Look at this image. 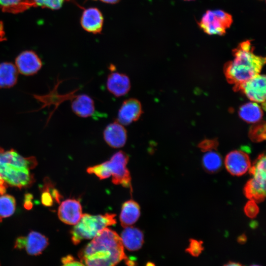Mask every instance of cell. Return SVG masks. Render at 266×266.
<instances>
[{
	"label": "cell",
	"instance_id": "obj_18",
	"mask_svg": "<svg viewBox=\"0 0 266 266\" xmlns=\"http://www.w3.org/2000/svg\"><path fill=\"white\" fill-rule=\"evenodd\" d=\"M71 107L73 112L81 118L92 116L96 110L93 100L86 94L75 97L71 101Z\"/></svg>",
	"mask_w": 266,
	"mask_h": 266
},
{
	"label": "cell",
	"instance_id": "obj_28",
	"mask_svg": "<svg viewBox=\"0 0 266 266\" xmlns=\"http://www.w3.org/2000/svg\"><path fill=\"white\" fill-rule=\"evenodd\" d=\"M250 137L254 141L260 142L265 139V127L262 125L254 127L250 132Z\"/></svg>",
	"mask_w": 266,
	"mask_h": 266
},
{
	"label": "cell",
	"instance_id": "obj_38",
	"mask_svg": "<svg viewBox=\"0 0 266 266\" xmlns=\"http://www.w3.org/2000/svg\"><path fill=\"white\" fill-rule=\"evenodd\" d=\"M184 0L191 1V0Z\"/></svg>",
	"mask_w": 266,
	"mask_h": 266
},
{
	"label": "cell",
	"instance_id": "obj_1",
	"mask_svg": "<svg viewBox=\"0 0 266 266\" xmlns=\"http://www.w3.org/2000/svg\"><path fill=\"white\" fill-rule=\"evenodd\" d=\"M85 266H116L127 260L120 236L106 228L99 233L79 252Z\"/></svg>",
	"mask_w": 266,
	"mask_h": 266
},
{
	"label": "cell",
	"instance_id": "obj_32",
	"mask_svg": "<svg viewBox=\"0 0 266 266\" xmlns=\"http://www.w3.org/2000/svg\"><path fill=\"white\" fill-rule=\"evenodd\" d=\"M33 197L31 194H27L25 196L24 206L27 209H30L33 207L32 200Z\"/></svg>",
	"mask_w": 266,
	"mask_h": 266
},
{
	"label": "cell",
	"instance_id": "obj_23",
	"mask_svg": "<svg viewBox=\"0 0 266 266\" xmlns=\"http://www.w3.org/2000/svg\"><path fill=\"white\" fill-rule=\"evenodd\" d=\"M16 208L14 198L9 195H2L0 197V222L2 218L11 216Z\"/></svg>",
	"mask_w": 266,
	"mask_h": 266
},
{
	"label": "cell",
	"instance_id": "obj_6",
	"mask_svg": "<svg viewBox=\"0 0 266 266\" xmlns=\"http://www.w3.org/2000/svg\"><path fill=\"white\" fill-rule=\"evenodd\" d=\"M252 177L247 181L244 188L246 197L256 202L264 200L266 197V156L259 155L249 168Z\"/></svg>",
	"mask_w": 266,
	"mask_h": 266
},
{
	"label": "cell",
	"instance_id": "obj_20",
	"mask_svg": "<svg viewBox=\"0 0 266 266\" xmlns=\"http://www.w3.org/2000/svg\"><path fill=\"white\" fill-rule=\"evenodd\" d=\"M18 71L11 62L0 63V88H10L17 82Z\"/></svg>",
	"mask_w": 266,
	"mask_h": 266
},
{
	"label": "cell",
	"instance_id": "obj_36",
	"mask_svg": "<svg viewBox=\"0 0 266 266\" xmlns=\"http://www.w3.org/2000/svg\"><path fill=\"white\" fill-rule=\"evenodd\" d=\"M146 266H156L154 264L149 262L147 263Z\"/></svg>",
	"mask_w": 266,
	"mask_h": 266
},
{
	"label": "cell",
	"instance_id": "obj_16",
	"mask_svg": "<svg viewBox=\"0 0 266 266\" xmlns=\"http://www.w3.org/2000/svg\"><path fill=\"white\" fill-rule=\"evenodd\" d=\"M106 87L112 95L117 97L126 95L131 89L129 77L125 74L114 72L110 73L107 77Z\"/></svg>",
	"mask_w": 266,
	"mask_h": 266
},
{
	"label": "cell",
	"instance_id": "obj_3",
	"mask_svg": "<svg viewBox=\"0 0 266 266\" xmlns=\"http://www.w3.org/2000/svg\"><path fill=\"white\" fill-rule=\"evenodd\" d=\"M37 165L35 158L24 157L14 149L5 151L0 147V179L7 185L22 189L34 182L31 170Z\"/></svg>",
	"mask_w": 266,
	"mask_h": 266
},
{
	"label": "cell",
	"instance_id": "obj_17",
	"mask_svg": "<svg viewBox=\"0 0 266 266\" xmlns=\"http://www.w3.org/2000/svg\"><path fill=\"white\" fill-rule=\"evenodd\" d=\"M120 237L123 246L130 251L139 249L144 242L142 232L138 228L132 226L125 228Z\"/></svg>",
	"mask_w": 266,
	"mask_h": 266
},
{
	"label": "cell",
	"instance_id": "obj_30",
	"mask_svg": "<svg viewBox=\"0 0 266 266\" xmlns=\"http://www.w3.org/2000/svg\"><path fill=\"white\" fill-rule=\"evenodd\" d=\"M218 142L215 140H204L199 144V147L204 152L212 151L216 149Z\"/></svg>",
	"mask_w": 266,
	"mask_h": 266
},
{
	"label": "cell",
	"instance_id": "obj_21",
	"mask_svg": "<svg viewBox=\"0 0 266 266\" xmlns=\"http://www.w3.org/2000/svg\"><path fill=\"white\" fill-rule=\"evenodd\" d=\"M239 116L250 123L259 122L263 116V110L258 103L251 101L243 104L239 110Z\"/></svg>",
	"mask_w": 266,
	"mask_h": 266
},
{
	"label": "cell",
	"instance_id": "obj_7",
	"mask_svg": "<svg viewBox=\"0 0 266 266\" xmlns=\"http://www.w3.org/2000/svg\"><path fill=\"white\" fill-rule=\"evenodd\" d=\"M233 21L232 15L223 10H207L198 25L208 34L222 35L231 27Z\"/></svg>",
	"mask_w": 266,
	"mask_h": 266
},
{
	"label": "cell",
	"instance_id": "obj_29",
	"mask_svg": "<svg viewBox=\"0 0 266 266\" xmlns=\"http://www.w3.org/2000/svg\"><path fill=\"white\" fill-rule=\"evenodd\" d=\"M244 210L247 217L253 218L258 214L259 207L256 201L250 200L245 205Z\"/></svg>",
	"mask_w": 266,
	"mask_h": 266
},
{
	"label": "cell",
	"instance_id": "obj_37",
	"mask_svg": "<svg viewBox=\"0 0 266 266\" xmlns=\"http://www.w3.org/2000/svg\"><path fill=\"white\" fill-rule=\"evenodd\" d=\"M250 266H261L257 265H251Z\"/></svg>",
	"mask_w": 266,
	"mask_h": 266
},
{
	"label": "cell",
	"instance_id": "obj_31",
	"mask_svg": "<svg viewBox=\"0 0 266 266\" xmlns=\"http://www.w3.org/2000/svg\"><path fill=\"white\" fill-rule=\"evenodd\" d=\"M62 266H85L80 261L75 260L71 256H67L62 259Z\"/></svg>",
	"mask_w": 266,
	"mask_h": 266
},
{
	"label": "cell",
	"instance_id": "obj_4",
	"mask_svg": "<svg viewBox=\"0 0 266 266\" xmlns=\"http://www.w3.org/2000/svg\"><path fill=\"white\" fill-rule=\"evenodd\" d=\"M128 161V156L123 151H119L114 154L109 161L89 167L87 171L89 174H94L100 179L112 176L113 183L128 188L132 191L131 177L127 168Z\"/></svg>",
	"mask_w": 266,
	"mask_h": 266
},
{
	"label": "cell",
	"instance_id": "obj_19",
	"mask_svg": "<svg viewBox=\"0 0 266 266\" xmlns=\"http://www.w3.org/2000/svg\"><path fill=\"white\" fill-rule=\"evenodd\" d=\"M140 215L139 204L133 200L126 201L122 206L120 215L121 225L124 228L131 226L137 221Z\"/></svg>",
	"mask_w": 266,
	"mask_h": 266
},
{
	"label": "cell",
	"instance_id": "obj_27",
	"mask_svg": "<svg viewBox=\"0 0 266 266\" xmlns=\"http://www.w3.org/2000/svg\"><path fill=\"white\" fill-rule=\"evenodd\" d=\"M204 250L203 241L191 238L189 240V244L185 251L192 256H199Z\"/></svg>",
	"mask_w": 266,
	"mask_h": 266
},
{
	"label": "cell",
	"instance_id": "obj_33",
	"mask_svg": "<svg viewBox=\"0 0 266 266\" xmlns=\"http://www.w3.org/2000/svg\"><path fill=\"white\" fill-rule=\"evenodd\" d=\"M223 266H244L240 264L239 263L230 261L228 263L225 264L224 265H223Z\"/></svg>",
	"mask_w": 266,
	"mask_h": 266
},
{
	"label": "cell",
	"instance_id": "obj_2",
	"mask_svg": "<svg viewBox=\"0 0 266 266\" xmlns=\"http://www.w3.org/2000/svg\"><path fill=\"white\" fill-rule=\"evenodd\" d=\"M250 40L240 43L233 50V60L227 64L225 73L228 81L238 90L246 81L260 74L265 63V58L253 53Z\"/></svg>",
	"mask_w": 266,
	"mask_h": 266
},
{
	"label": "cell",
	"instance_id": "obj_26",
	"mask_svg": "<svg viewBox=\"0 0 266 266\" xmlns=\"http://www.w3.org/2000/svg\"><path fill=\"white\" fill-rule=\"evenodd\" d=\"M31 4L50 8L53 10L60 9L66 0H30Z\"/></svg>",
	"mask_w": 266,
	"mask_h": 266
},
{
	"label": "cell",
	"instance_id": "obj_5",
	"mask_svg": "<svg viewBox=\"0 0 266 266\" xmlns=\"http://www.w3.org/2000/svg\"><path fill=\"white\" fill-rule=\"evenodd\" d=\"M115 216L108 213L96 215L82 214L70 231L73 243L76 245L83 240L93 239L102 230L116 223Z\"/></svg>",
	"mask_w": 266,
	"mask_h": 266
},
{
	"label": "cell",
	"instance_id": "obj_9",
	"mask_svg": "<svg viewBox=\"0 0 266 266\" xmlns=\"http://www.w3.org/2000/svg\"><path fill=\"white\" fill-rule=\"evenodd\" d=\"M14 65L19 73L31 76L40 70L42 66V62L35 52L26 50L22 52L17 56Z\"/></svg>",
	"mask_w": 266,
	"mask_h": 266
},
{
	"label": "cell",
	"instance_id": "obj_24",
	"mask_svg": "<svg viewBox=\"0 0 266 266\" xmlns=\"http://www.w3.org/2000/svg\"><path fill=\"white\" fill-rule=\"evenodd\" d=\"M31 4L30 0H0V7L5 10H18Z\"/></svg>",
	"mask_w": 266,
	"mask_h": 266
},
{
	"label": "cell",
	"instance_id": "obj_15",
	"mask_svg": "<svg viewBox=\"0 0 266 266\" xmlns=\"http://www.w3.org/2000/svg\"><path fill=\"white\" fill-rule=\"evenodd\" d=\"M103 138L107 144L115 148L122 147L127 138V133L123 125L117 121L108 125L103 131Z\"/></svg>",
	"mask_w": 266,
	"mask_h": 266
},
{
	"label": "cell",
	"instance_id": "obj_14",
	"mask_svg": "<svg viewBox=\"0 0 266 266\" xmlns=\"http://www.w3.org/2000/svg\"><path fill=\"white\" fill-rule=\"evenodd\" d=\"M80 23L82 28L90 33H100L102 29L103 17L100 11L96 7H89L83 12Z\"/></svg>",
	"mask_w": 266,
	"mask_h": 266
},
{
	"label": "cell",
	"instance_id": "obj_8",
	"mask_svg": "<svg viewBox=\"0 0 266 266\" xmlns=\"http://www.w3.org/2000/svg\"><path fill=\"white\" fill-rule=\"evenodd\" d=\"M48 244V239L45 235L38 232L32 231L26 236L17 237L14 248L25 249L28 254L37 256L41 254Z\"/></svg>",
	"mask_w": 266,
	"mask_h": 266
},
{
	"label": "cell",
	"instance_id": "obj_22",
	"mask_svg": "<svg viewBox=\"0 0 266 266\" xmlns=\"http://www.w3.org/2000/svg\"><path fill=\"white\" fill-rule=\"evenodd\" d=\"M203 166L207 171L215 172L221 168L222 165V159L221 156L217 152L207 151L203 156Z\"/></svg>",
	"mask_w": 266,
	"mask_h": 266
},
{
	"label": "cell",
	"instance_id": "obj_10",
	"mask_svg": "<svg viewBox=\"0 0 266 266\" xmlns=\"http://www.w3.org/2000/svg\"><path fill=\"white\" fill-rule=\"evenodd\" d=\"M252 101L265 103L266 100V76L258 74L245 83L238 88Z\"/></svg>",
	"mask_w": 266,
	"mask_h": 266
},
{
	"label": "cell",
	"instance_id": "obj_34",
	"mask_svg": "<svg viewBox=\"0 0 266 266\" xmlns=\"http://www.w3.org/2000/svg\"><path fill=\"white\" fill-rule=\"evenodd\" d=\"M100 1L109 4H115L118 2L120 0H100Z\"/></svg>",
	"mask_w": 266,
	"mask_h": 266
},
{
	"label": "cell",
	"instance_id": "obj_12",
	"mask_svg": "<svg viewBox=\"0 0 266 266\" xmlns=\"http://www.w3.org/2000/svg\"><path fill=\"white\" fill-rule=\"evenodd\" d=\"M142 113L140 102L136 99L130 98L122 104L116 121L123 126H127L138 120Z\"/></svg>",
	"mask_w": 266,
	"mask_h": 266
},
{
	"label": "cell",
	"instance_id": "obj_11",
	"mask_svg": "<svg viewBox=\"0 0 266 266\" xmlns=\"http://www.w3.org/2000/svg\"><path fill=\"white\" fill-rule=\"evenodd\" d=\"M225 165L231 174L241 176L249 169L251 163L247 153L241 150H234L226 156Z\"/></svg>",
	"mask_w": 266,
	"mask_h": 266
},
{
	"label": "cell",
	"instance_id": "obj_13",
	"mask_svg": "<svg viewBox=\"0 0 266 266\" xmlns=\"http://www.w3.org/2000/svg\"><path fill=\"white\" fill-rule=\"evenodd\" d=\"M82 215L81 203L75 199H67L63 201L58 208L59 218L62 222L68 225H75L80 219Z\"/></svg>",
	"mask_w": 266,
	"mask_h": 266
},
{
	"label": "cell",
	"instance_id": "obj_25",
	"mask_svg": "<svg viewBox=\"0 0 266 266\" xmlns=\"http://www.w3.org/2000/svg\"><path fill=\"white\" fill-rule=\"evenodd\" d=\"M53 187L51 182L48 178H45L42 189L41 200L42 203L46 206H51L54 200L51 194V189Z\"/></svg>",
	"mask_w": 266,
	"mask_h": 266
},
{
	"label": "cell",
	"instance_id": "obj_35",
	"mask_svg": "<svg viewBox=\"0 0 266 266\" xmlns=\"http://www.w3.org/2000/svg\"><path fill=\"white\" fill-rule=\"evenodd\" d=\"M238 242L241 243L245 242L246 240V236L244 235H242L239 236L238 239Z\"/></svg>",
	"mask_w": 266,
	"mask_h": 266
}]
</instances>
